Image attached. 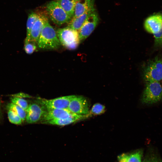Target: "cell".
I'll return each mask as SVG.
<instances>
[{"label": "cell", "instance_id": "6da1fadb", "mask_svg": "<svg viewBox=\"0 0 162 162\" xmlns=\"http://www.w3.org/2000/svg\"><path fill=\"white\" fill-rule=\"evenodd\" d=\"M37 44L40 49L46 50H56L61 45L56 31L50 25L48 20L44 26Z\"/></svg>", "mask_w": 162, "mask_h": 162}, {"label": "cell", "instance_id": "7a4b0ae2", "mask_svg": "<svg viewBox=\"0 0 162 162\" xmlns=\"http://www.w3.org/2000/svg\"><path fill=\"white\" fill-rule=\"evenodd\" d=\"M56 32L61 45L65 48L72 50L78 47L80 42L78 31L68 26Z\"/></svg>", "mask_w": 162, "mask_h": 162}, {"label": "cell", "instance_id": "3957f363", "mask_svg": "<svg viewBox=\"0 0 162 162\" xmlns=\"http://www.w3.org/2000/svg\"><path fill=\"white\" fill-rule=\"evenodd\" d=\"M46 10L51 20L58 26L68 23L72 19L56 0L48 3Z\"/></svg>", "mask_w": 162, "mask_h": 162}, {"label": "cell", "instance_id": "277c9868", "mask_svg": "<svg viewBox=\"0 0 162 162\" xmlns=\"http://www.w3.org/2000/svg\"><path fill=\"white\" fill-rule=\"evenodd\" d=\"M162 100V85L158 81L146 82L142 98L145 104H152Z\"/></svg>", "mask_w": 162, "mask_h": 162}, {"label": "cell", "instance_id": "5b68a950", "mask_svg": "<svg viewBox=\"0 0 162 162\" xmlns=\"http://www.w3.org/2000/svg\"><path fill=\"white\" fill-rule=\"evenodd\" d=\"M143 76L146 82L161 80L162 59L157 57L148 62L144 69Z\"/></svg>", "mask_w": 162, "mask_h": 162}, {"label": "cell", "instance_id": "8992f818", "mask_svg": "<svg viewBox=\"0 0 162 162\" xmlns=\"http://www.w3.org/2000/svg\"><path fill=\"white\" fill-rule=\"evenodd\" d=\"M75 96H64L50 100L39 98L37 102L46 111L53 109H68L70 101Z\"/></svg>", "mask_w": 162, "mask_h": 162}, {"label": "cell", "instance_id": "52a82bcc", "mask_svg": "<svg viewBox=\"0 0 162 162\" xmlns=\"http://www.w3.org/2000/svg\"><path fill=\"white\" fill-rule=\"evenodd\" d=\"M99 22L98 14L95 10L91 14L78 31L80 42L88 37L94 29Z\"/></svg>", "mask_w": 162, "mask_h": 162}, {"label": "cell", "instance_id": "ba28073f", "mask_svg": "<svg viewBox=\"0 0 162 162\" xmlns=\"http://www.w3.org/2000/svg\"><path fill=\"white\" fill-rule=\"evenodd\" d=\"M68 110L76 114L88 115L89 112L88 101L83 96L76 95L70 101Z\"/></svg>", "mask_w": 162, "mask_h": 162}, {"label": "cell", "instance_id": "9c48e42d", "mask_svg": "<svg viewBox=\"0 0 162 162\" xmlns=\"http://www.w3.org/2000/svg\"><path fill=\"white\" fill-rule=\"evenodd\" d=\"M46 111L44 107L38 103L30 104L26 111V120L29 123L37 122L41 120Z\"/></svg>", "mask_w": 162, "mask_h": 162}, {"label": "cell", "instance_id": "30bf717a", "mask_svg": "<svg viewBox=\"0 0 162 162\" xmlns=\"http://www.w3.org/2000/svg\"><path fill=\"white\" fill-rule=\"evenodd\" d=\"M144 27L148 33L155 34L162 28V15L157 14L151 15L145 20Z\"/></svg>", "mask_w": 162, "mask_h": 162}, {"label": "cell", "instance_id": "8fae6325", "mask_svg": "<svg viewBox=\"0 0 162 162\" xmlns=\"http://www.w3.org/2000/svg\"><path fill=\"white\" fill-rule=\"evenodd\" d=\"M76 114L67 109H53L47 110L40 121L42 122L54 119H64Z\"/></svg>", "mask_w": 162, "mask_h": 162}, {"label": "cell", "instance_id": "7c38bea8", "mask_svg": "<svg viewBox=\"0 0 162 162\" xmlns=\"http://www.w3.org/2000/svg\"><path fill=\"white\" fill-rule=\"evenodd\" d=\"M48 20V18L45 15L39 14L38 17L31 29L30 33V40L37 43L44 26Z\"/></svg>", "mask_w": 162, "mask_h": 162}, {"label": "cell", "instance_id": "4fadbf2b", "mask_svg": "<svg viewBox=\"0 0 162 162\" xmlns=\"http://www.w3.org/2000/svg\"><path fill=\"white\" fill-rule=\"evenodd\" d=\"M143 152L141 149L121 154L118 156V162H142Z\"/></svg>", "mask_w": 162, "mask_h": 162}, {"label": "cell", "instance_id": "5bb4252c", "mask_svg": "<svg viewBox=\"0 0 162 162\" xmlns=\"http://www.w3.org/2000/svg\"><path fill=\"white\" fill-rule=\"evenodd\" d=\"M95 10L94 4L82 15L75 18H72L68 23V26L78 32L88 16Z\"/></svg>", "mask_w": 162, "mask_h": 162}, {"label": "cell", "instance_id": "9a60e30c", "mask_svg": "<svg viewBox=\"0 0 162 162\" xmlns=\"http://www.w3.org/2000/svg\"><path fill=\"white\" fill-rule=\"evenodd\" d=\"M88 116V115H76L64 119H54L41 122L43 124L59 126H64L70 124Z\"/></svg>", "mask_w": 162, "mask_h": 162}, {"label": "cell", "instance_id": "2e32d148", "mask_svg": "<svg viewBox=\"0 0 162 162\" xmlns=\"http://www.w3.org/2000/svg\"><path fill=\"white\" fill-rule=\"evenodd\" d=\"M94 0H77L72 18L77 17L82 14L94 5Z\"/></svg>", "mask_w": 162, "mask_h": 162}, {"label": "cell", "instance_id": "e0dca14e", "mask_svg": "<svg viewBox=\"0 0 162 162\" xmlns=\"http://www.w3.org/2000/svg\"><path fill=\"white\" fill-rule=\"evenodd\" d=\"M61 7L72 18L74 15L77 0H56Z\"/></svg>", "mask_w": 162, "mask_h": 162}, {"label": "cell", "instance_id": "ac0fdd59", "mask_svg": "<svg viewBox=\"0 0 162 162\" xmlns=\"http://www.w3.org/2000/svg\"><path fill=\"white\" fill-rule=\"evenodd\" d=\"M39 14L32 12L28 16L26 23V37L25 40H30V33L31 29L39 16Z\"/></svg>", "mask_w": 162, "mask_h": 162}, {"label": "cell", "instance_id": "d6986e66", "mask_svg": "<svg viewBox=\"0 0 162 162\" xmlns=\"http://www.w3.org/2000/svg\"><path fill=\"white\" fill-rule=\"evenodd\" d=\"M7 108L8 110H11L14 111L20 116L22 121L26 120V112L21 107L11 102L8 104Z\"/></svg>", "mask_w": 162, "mask_h": 162}, {"label": "cell", "instance_id": "ffe728a7", "mask_svg": "<svg viewBox=\"0 0 162 162\" xmlns=\"http://www.w3.org/2000/svg\"><path fill=\"white\" fill-rule=\"evenodd\" d=\"M11 100L12 103L18 106L26 111L29 106L26 100L22 98L16 96L11 98Z\"/></svg>", "mask_w": 162, "mask_h": 162}, {"label": "cell", "instance_id": "44dd1931", "mask_svg": "<svg viewBox=\"0 0 162 162\" xmlns=\"http://www.w3.org/2000/svg\"><path fill=\"white\" fill-rule=\"evenodd\" d=\"M37 43L31 40H25L24 49L26 53L31 54L35 51L37 49Z\"/></svg>", "mask_w": 162, "mask_h": 162}, {"label": "cell", "instance_id": "7402d4cb", "mask_svg": "<svg viewBox=\"0 0 162 162\" xmlns=\"http://www.w3.org/2000/svg\"><path fill=\"white\" fill-rule=\"evenodd\" d=\"M8 110V117L10 122L15 124H21L23 121L20 116L13 111Z\"/></svg>", "mask_w": 162, "mask_h": 162}, {"label": "cell", "instance_id": "603a6c76", "mask_svg": "<svg viewBox=\"0 0 162 162\" xmlns=\"http://www.w3.org/2000/svg\"><path fill=\"white\" fill-rule=\"evenodd\" d=\"M105 110L104 106L100 103H96L92 106L89 114L94 115H100L103 113Z\"/></svg>", "mask_w": 162, "mask_h": 162}, {"label": "cell", "instance_id": "cb8c5ba5", "mask_svg": "<svg viewBox=\"0 0 162 162\" xmlns=\"http://www.w3.org/2000/svg\"><path fill=\"white\" fill-rule=\"evenodd\" d=\"M142 162H162V160L154 154H148Z\"/></svg>", "mask_w": 162, "mask_h": 162}, {"label": "cell", "instance_id": "d4e9b609", "mask_svg": "<svg viewBox=\"0 0 162 162\" xmlns=\"http://www.w3.org/2000/svg\"><path fill=\"white\" fill-rule=\"evenodd\" d=\"M154 42L156 46H159L162 38V28L158 33L153 34Z\"/></svg>", "mask_w": 162, "mask_h": 162}, {"label": "cell", "instance_id": "484cf974", "mask_svg": "<svg viewBox=\"0 0 162 162\" xmlns=\"http://www.w3.org/2000/svg\"><path fill=\"white\" fill-rule=\"evenodd\" d=\"M14 96H16L21 98L26 97L28 98L30 97V96L28 95L22 93L17 94L14 95Z\"/></svg>", "mask_w": 162, "mask_h": 162}, {"label": "cell", "instance_id": "4316f807", "mask_svg": "<svg viewBox=\"0 0 162 162\" xmlns=\"http://www.w3.org/2000/svg\"><path fill=\"white\" fill-rule=\"evenodd\" d=\"M159 46H162V38H161V39Z\"/></svg>", "mask_w": 162, "mask_h": 162}, {"label": "cell", "instance_id": "83f0119b", "mask_svg": "<svg viewBox=\"0 0 162 162\" xmlns=\"http://www.w3.org/2000/svg\"></svg>", "mask_w": 162, "mask_h": 162}]
</instances>
